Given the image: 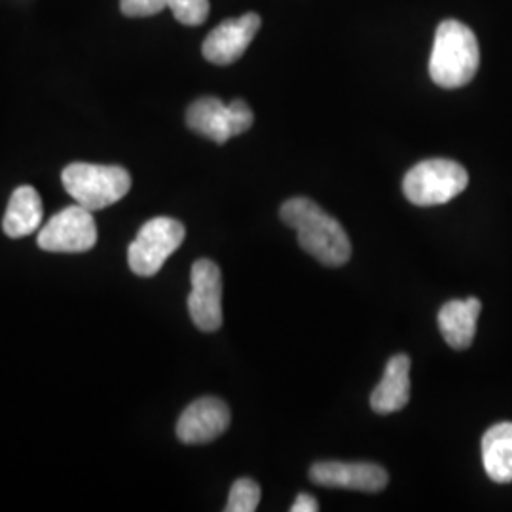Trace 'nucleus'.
Masks as SVG:
<instances>
[{
	"label": "nucleus",
	"instance_id": "obj_7",
	"mask_svg": "<svg viewBox=\"0 0 512 512\" xmlns=\"http://www.w3.org/2000/svg\"><path fill=\"white\" fill-rule=\"evenodd\" d=\"M97 243V228L82 205H71L59 211L38 232V247L48 253H86Z\"/></svg>",
	"mask_w": 512,
	"mask_h": 512
},
{
	"label": "nucleus",
	"instance_id": "obj_12",
	"mask_svg": "<svg viewBox=\"0 0 512 512\" xmlns=\"http://www.w3.org/2000/svg\"><path fill=\"white\" fill-rule=\"evenodd\" d=\"M410 401V357L399 353L389 359L384 378L370 395V406L376 414H395Z\"/></svg>",
	"mask_w": 512,
	"mask_h": 512
},
{
	"label": "nucleus",
	"instance_id": "obj_6",
	"mask_svg": "<svg viewBox=\"0 0 512 512\" xmlns=\"http://www.w3.org/2000/svg\"><path fill=\"white\" fill-rule=\"evenodd\" d=\"M253 122V110L241 99L224 105L217 97H202L186 110L188 128L219 145L249 131Z\"/></svg>",
	"mask_w": 512,
	"mask_h": 512
},
{
	"label": "nucleus",
	"instance_id": "obj_1",
	"mask_svg": "<svg viewBox=\"0 0 512 512\" xmlns=\"http://www.w3.org/2000/svg\"><path fill=\"white\" fill-rule=\"evenodd\" d=\"M281 219L296 230L300 247L321 264L338 268L351 258V241L344 226L308 198L283 203Z\"/></svg>",
	"mask_w": 512,
	"mask_h": 512
},
{
	"label": "nucleus",
	"instance_id": "obj_4",
	"mask_svg": "<svg viewBox=\"0 0 512 512\" xmlns=\"http://www.w3.org/2000/svg\"><path fill=\"white\" fill-rule=\"evenodd\" d=\"M469 184V175L463 165L435 158L414 165L404 177L406 200L420 207L444 205L459 196Z\"/></svg>",
	"mask_w": 512,
	"mask_h": 512
},
{
	"label": "nucleus",
	"instance_id": "obj_13",
	"mask_svg": "<svg viewBox=\"0 0 512 512\" xmlns=\"http://www.w3.org/2000/svg\"><path fill=\"white\" fill-rule=\"evenodd\" d=\"M480 310L478 298L452 300L440 308L439 329L450 348L467 349L473 344Z\"/></svg>",
	"mask_w": 512,
	"mask_h": 512
},
{
	"label": "nucleus",
	"instance_id": "obj_3",
	"mask_svg": "<svg viewBox=\"0 0 512 512\" xmlns=\"http://www.w3.org/2000/svg\"><path fill=\"white\" fill-rule=\"evenodd\" d=\"M65 190L88 211H101L120 202L131 188V177L120 165H67L61 173Z\"/></svg>",
	"mask_w": 512,
	"mask_h": 512
},
{
	"label": "nucleus",
	"instance_id": "obj_14",
	"mask_svg": "<svg viewBox=\"0 0 512 512\" xmlns=\"http://www.w3.org/2000/svg\"><path fill=\"white\" fill-rule=\"evenodd\" d=\"M42 200L33 186H19L14 190L4 220L2 230L8 238H25L37 232L42 224Z\"/></svg>",
	"mask_w": 512,
	"mask_h": 512
},
{
	"label": "nucleus",
	"instance_id": "obj_19",
	"mask_svg": "<svg viewBox=\"0 0 512 512\" xmlns=\"http://www.w3.org/2000/svg\"><path fill=\"white\" fill-rule=\"evenodd\" d=\"M319 511V503L317 499L310 494H300L296 497V501L291 507V512H317Z\"/></svg>",
	"mask_w": 512,
	"mask_h": 512
},
{
	"label": "nucleus",
	"instance_id": "obj_5",
	"mask_svg": "<svg viewBox=\"0 0 512 512\" xmlns=\"http://www.w3.org/2000/svg\"><path fill=\"white\" fill-rule=\"evenodd\" d=\"M186 230L179 220L156 217L148 220L129 245L128 262L133 274L152 277L162 270L165 260L183 245Z\"/></svg>",
	"mask_w": 512,
	"mask_h": 512
},
{
	"label": "nucleus",
	"instance_id": "obj_15",
	"mask_svg": "<svg viewBox=\"0 0 512 512\" xmlns=\"http://www.w3.org/2000/svg\"><path fill=\"white\" fill-rule=\"evenodd\" d=\"M482 461L486 473L494 482H512V423H497L484 433Z\"/></svg>",
	"mask_w": 512,
	"mask_h": 512
},
{
	"label": "nucleus",
	"instance_id": "obj_9",
	"mask_svg": "<svg viewBox=\"0 0 512 512\" xmlns=\"http://www.w3.org/2000/svg\"><path fill=\"white\" fill-rule=\"evenodd\" d=\"M313 484L325 488H346L365 494L382 492L389 476L384 467L374 463H340V461H321L310 469Z\"/></svg>",
	"mask_w": 512,
	"mask_h": 512
},
{
	"label": "nucleus",
	"instance_id": "obj_10",
	"mask_svg": "<svg viewBox=\"0 0 512 512\" xmlns=\"http://www.w3.org/2000/svg\"><path fill=\"white\" fill-rule=\"evenodd\" d=\"M262 19L258 14H245L239 18L226 19L215 27L203 42V57L215 65H232L247 52L256 33L260 31Z\"/></svg>",
	"mask_w": 512,
	"mask_h": 512
},
{
	"label": "nucleus",
	"instance_id": "obj_16",
	"mask_svg": "<svg viewBox=\"0 0 512 512\" xmlns=\"http://www.w3.org/2000/svg\"><path fill=\"white\" fill-rule=\"evenodd\" d=\"M260 486L251 478H239L234 482L230 495H228V505L226 512H253L260 505Z\"/></svg>",
	"mask_w": 512,
	"mask_h": 512
},
{
	"label": "nucleus",
	"instance_id": "obj_17",
	"mask_svg": "<svg viewBox=\"0 0 512 512\" xmlns=\"http://www.w3.org/2000/svg\"><path fill=\"white\" fill-rule=\"evenodd\" d=\"M167 8L173 12L175 19L188 27H198L209 16V0H169Z\"/></svg>",
	"mask_w": 512,
	"mask_h": 512
},
{
	"label": "nucleus",
	"instance_id": "obj_18",
	"mask_svg": "<svg viewBox=\"0 0 512 512\" xmlns=\"http://www.w3.org/2000/svg\"><path fill=\"white\" fill-rule=\"evenodd\" d=\"M169 0H120V8L128 18L156 16L167 8Z\"/></svg>",
	"mask_w": 512,
	"mask_h": 512
},
{
	"label": "nucleus",
	"instance_id": "obj_11",
	"mask_svg": "<svg viewBox=\"0 0 512 512\" xmlns=\"http://www.w3.org/2000/svg\"><path fill=\"white\" fill-rule=\"evenodd\" d=\"M230 421L228 404L217 397H202L186 406L177 421V437L184 444H207L224 435Z\"/></svg>",
	"mask_w": 512,
	"mask_h": 512
},
{
	"label": "nucleus",
	"instance_id": "obj_8",
	"mask_svg": "<svg viewBox=\"0 0 512 512\" xmlns=\"http://www.w3.org/2000/svg\"><path fill=\"white\" fill-rule=\"evenodd\" d=\"M192 293L188 296V313L203 332H215L222 325V275L209 258L196 260L192 266Z\"/></svg>",
	"mask_w": 512,
	"mask_h": 512
},
{
	"label": "nucleus",
	"instance_id": "obj_2",
	"mask_svg": "<svg viewBox=\"0 0 512 512\" xmlns=\"http://www.w3.org/2000/svg\"><path fill=\"white\" fill-rule=\"evenodd\" d=\"M480 65V48L475 33L458 19L442 21L435 35L429 61L433 82L444 90L467 86Z\"/></svg>",
	"mask_w": 512,
	"mask_h": 512
}]
</instances>
